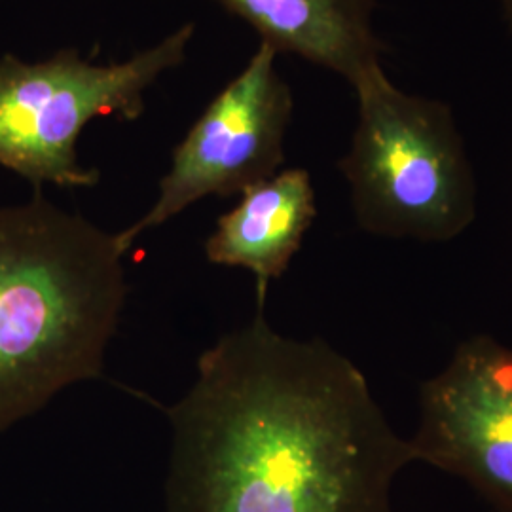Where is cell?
Returning a JSON list of instances; mask_svg holds the SVG:
<instances>
[{
    "mask_svg": "<svg viewBox=\"0 0 512 512\" xmlns=\"http://www.w3.org/2000/svg\"><path fill=\"white\" fill-rule=\"evenodd\" d=\"M264 306L203 351L165 408L164 512H395L410 442L359 366L321 338L277 332Z\"/></svg>",
    "mask_w": 512,
    "mask_h": 512,
    "instance_id": "cell-1",
    "label": "cell"
},
{
    "mask_svg": "<svg viewBox=\"0 0 512 512\" xmlns=\"http://www.w3.org/2000/svg\"><path fill=\"white\" fill-rule=\"evenodd\" d=\"M114 232L35 190L0 207V433L103 376L128 298Z\"/></svg>",
    "mask_w": 512,
    "mask_h": 512,
    "instance_id": "cell-2",
    "label": "cell"
},
{
    "mask_svg": "<svg viewBox=\"0 0 512 512\" xmlns=\"http://www.w3.org/2000/svg\"><path fill=\"white\" fill-rule=\"evenodd\" d=\"M351 90L357 122L338 169L357 226L370 236L446 243L478 215L475 167L454 109L401 90L384 65Z\"/></svg>",
    "mask_w": 512,
    "mask_h": 512,
    "instance_id": "cell-3",
    "label": "cell"
},
{
    "mask_svg": "<svg viewBox=\"0 0 512 512\" xmlns=\"http://www.w3.org/2000/svg\"><path fill=\"white\" fill-rule=\"evenodd\" d=\"M196 23L186 21L122 61L97 63L76 48L25 61L0 55V167L42 190L93 188L101 173L78 158L95 120L135 122L156 82L188 59Z\"/></svg>",
    "mask_w": 512,
    "mask_h": 512,
    "instance_id": "cell-4",
    "label": "cell"
},
{
    "mask_svg": "<svg viewBox=\"0 0 512 512\" xmlns=\"http://www.w3.org/2000/svg\"><path fill=\"white\" fill-rule=\"evenodd\" d=\"M277 57L274 48L260 42L173 148L154 203L143 217L116 232L126 255L137 239L190 205L209 196H239L283 169L294 97Z\"/></svg>",
    "mask_w": 512,
    "mask_h": 512,
    "instance_id": "cell-5",
    "label": "cell"
},
{
    "mask_svg": "<svg viewBox=\"0 0 512 512\" xmlns=\"http://www.w3.org/2000/svg\"><path fill=\"white\" fill-rule=\"evenodd\" d=\"M416 463L467 482L495 512H512V348L490 334L461 340L420 385Z\"/></svg>",
    "mask_w": 512,
    "mask_h": 512,
    "instance_id": "cell-6",
    "label": "cell"
},
{
    "mask_svg": "<svg viewBox=\"0 0 512 512\" xmlns=\"http://www.w3.org/2000/svg\"><path fill=\"white\" fill-rule=\"evenodd\" d=\"M317 217L310 171L283 167L247 188L239 202L220 215L205 239V258L255 275L256 304H266L270 283L283 277Z\"/></svg>",
    "mask_w": 512,
    "mask_h": 512,
    "instance_id": "cell-7",
    "label": "cell"
},
{
    "mask_svg": "<svg viewBox=\"0 0 512 512\" xmlns=\"http://www.w3.org/2000/svg\"><path fill=\"white\" fill-rule=\"evenodd\" d=\"M245 21L262 44L338 74L353 86L384 65L376 0H213Z\"/></svg>",
    "mask_w": 512,
    "mask_h": 512,
    "instance_id": "cell-8",
    "label": "cell"
},
{
    "mask_svg": "<svg viewBox=\"0 0 512 512\" xmlns=\"http://www.w3.org/2000/svg\"><path fill=\"white\" fill-rule=\"evenodd\" d=\"M495 4L499 8L501 19H503V23H505V27H507V31H509L512 38V0H495Z\"/></svg>",
    "mask_w": 512,
    "mask_h": 512,
    "instance_id": "cell-9",
    "label": "cell"
}]
</instances>
